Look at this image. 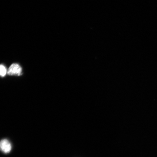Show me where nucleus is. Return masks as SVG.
Wrapping results in <instances>:
<instances>
[{
  "mask_svg": "<svg viewBox=\"0 0 157 157\" xmlns=\"http://www.w3.org/2000/svg\"><path fill=\"white\" fill-rule=\"evenodd\" d=\"M0 149L2 152L8 154L11 152L12 145L10 142L6 139H3L0 142Z\"/></svg>",
  "mask_w": 157,
  "mask_h": 157,
  "instance_id": "nucleus-1",
  "label": "nucleus"
},
{
  "mask_svg": "<svg viewBox=\"0 0 157 157\" xmlns=\"http://www.w3.org/2000/svg\"><path fill=\"white\" fill-rule=\"evenodd\" d=\"M22 69L21 67L17 64H13L10 66L7 71V74L9 75H20Z\"/></svg>",
  "mask_w": 157,
  "mask_h": 157,
  "instance_id": "nucleus-2",
  "label": "nucleus"
},
{
  "mask_svg": "<svg viewBox=\"0 0 157 157\" xmlns=\"http://www.w3.org/2000/svg\"><path fill=\"white\" fill-rule=\"evenodd\" d=\"M7 73V70L3 65H0V76L4 77Z\"/></svg>",
  "mask_w": 157,
  "mask_h": 157,
  "instance_id": "nucleus-3",
  "label": "nucleus"
}]
</instances>
